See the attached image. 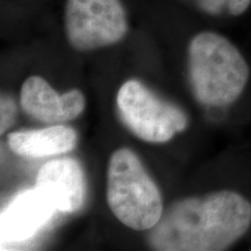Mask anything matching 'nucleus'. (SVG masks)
Listing matches in <instances>:
<instances>
[{"label":"nucleus","mask_w":251,"mask_h":251,"mask_svg":"<svg viewBox=\"0 0 251 251\" xmlns=\"http://www.w3.org/2000/svg\"><path fill=\"white\" fill-rule=\"evenodd\" d=\"M251 226V202L234 191H218L176 202L149 235L161 251H220L236 243Z\"/></svg>","instance_id":"nucleus-1"},{"label":"nucleus","mask_w":251,"mask_h":251,"mask_svg":"<svg viewBox=\"0 0 251 251\" xmlns=\"http://www.w3.org/2000/svg\"><path fill=\"white\" fill-rule=\"evenodd\" d=\"M188 74L192 91L202 105L221 107L233 103L249 80V67L227 37L201 31L188 46Z\"/></svg>","instance_id":"nucleus-2"},{"label":"nucleus","mask_w":251,"mask_h":251,"mask_svg":"<svg viewBox=\"0 0 251 251\" xmlns=\"http://www.w3.org/2000/svg\"><path fill=\"white\" fill-rule=\"evenodd\" d=\"M106 196L115 218L134 230H149L163 215L158 187L136 153L127 148L109 158Z\"/></svg>","instance_id":"nucleus-3"},{"label":"nucleus","mask_w":251,"mask_h":251,"mask_svg":"<svg viewBox=\"0 0 251 251\" xmlns=\"http://www.w3.org/2000/svg\"><path fill=\"white\" fill-rule=\"evenodd\" d=\"M117 103L127 127L150 143H165L187 127V118L177 106L155 96L139 80H128L120 87Z\"/></svg>","instance_id":"nucleus-4"},{"label":"nucleus","mask_w":251,"mask_h":251,"mask_svg":"<svg viewBox=\"0 0 251 251\" xmlns=\"http://www.w3.org/2000/svg\"><path fill=\"white\" fill-rule=\"evenodd\" d=\"M128 30L121 0H68L65 31L69 43L86 51L115 45Z\"/></svg>","instance_id":"nucleus-5"},{"label":"nucleus","mask_w":251,"mask_h":251,"mask_svg":"<svg viewBox=\"0 0 251 251\" xmlns=\"http://www.w3.org/2000/svg\"><path fill=\"white\" fill-rule=\"evenodd\" d=\"M57 211L51 200L39 188L24 191L1 212L2 242H24L35 236Z\"/></svg>","instance_id":"nucleus-6"},{"label":"nucleus","mask_w":251,"mask_h":251,"mask_svg":"<svg viewBox=\"0 0 251 251\" xmlns=\"http://www.w3.org/2000/svg\"><path fill=\"white\" fill-rule=\"evenodd\" d=\"M36 187L51 200L58 212H76L85 197L83 169L74 158L47 162L37 174Z\"/></svg>","instance_id":"nucleus-7"},{"label":"nucleus","mask_w":251,"mask_h":251,"mask_svg":"<svg viewBox=\"0 0 251 251\" xmlns=\"http://www.w3.org/2000/svg\"><path fill=\"white\" fill-rule=\"evenodd\" d=\"M7 143L12 151L20 156H56L75 148L77 133L67 126L56 125L42 129L15 131L8 135Z\"/></svg>","instance_id":"nucleus-8"},{"label":"nucleus","mask_w":251,"mask_h":251,"mask_svg":"<svg viewBox=\"0 0 251 251\" xmlns=\"http://www.w3.org/2000/svg\"><path fill=\"white\" fill-rule=\"evenodd\" d=\"M20 101L24 111L36 120L61 122V96L42 77L27 78L21 87Z\"/></svg>","instance_id":"nucleus-9"},{"label":"nucleus","mask_w":251,"mask_h":251,"mask_svg":"<svg viewBox=\"0 0 251 251\" xmlns=\"http://www.w3.org/2000/svg\"><path fill=\"white\" fill-rule=\"evenodd\" d=\"M61 122L71 121L85 108V97L79 90H71L61 96Z\"/></svg>","instance_id":"nucleus-10"},{"label":"nucleus","mask_w":251,"mask_h":251,"mask_svg":"<svg viewBox=\"0 0 251 251\" xmlns=\"http://www.w3.org/2000/svg\"><path fill=\"white\" fill-rule=\"evenodd\" d=\"M200 6L212 14L221 13L224 9L234 17L243 14L251 5V0H199Z\"/></svg>","instance_id":"nucleus-11"},{"label":"nucleus","mask_w":251,"mask_h":251,"mask_svg":"<svg viewBox=\"0 0 251 251\" xmlns=\"http://www.w3.org/2000/svg\"><path fill=\"white\" fill-rule=\"evenodd\" d=\"M1 118H0V133L4 134L11 127L15 117V102L11 97H2L1 98Z\"/></svg>","instance_id":"nucleus-12"}]
</instances>
